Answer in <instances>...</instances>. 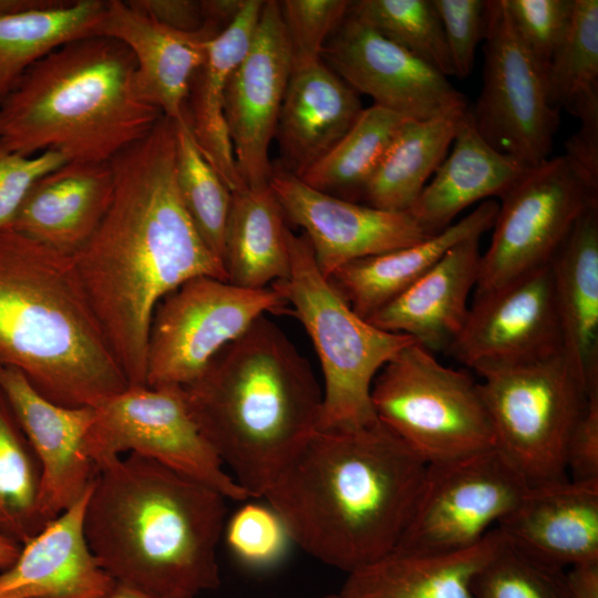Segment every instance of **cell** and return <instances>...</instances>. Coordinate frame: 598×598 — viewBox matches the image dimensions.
Segmentation results:
<instances>
[{"instance_id": "cell-1", "label": "cell", "mask_w": 598, "mask_h": 598, "mask_svg": "<svg viewBox=\"0 0 598 598\" xmlns=\"http://www.w3.org/2000/svg\"><path fill=\"white\" fill-rule=\"evenodd\" d=\"M110 162L113 199L72 258L128 386H141L146 385L148 334L159 301L193 278L227 280V275L178 194L175 121L162 116Z\"/></svg>"}, {"instance_id": "cell-2", "label": "cell", "mask_w": 598, "mask_h": 598, "mask_svg": "<svg viewBox=\"0 0 598 598\" xmlns=\"http://www.w3.org/2000/svg\"><path fill=\"white\" fill-rule=\"evenodd\" d=\"M426 467L378 420L319 429L262 498L279 514L293 544L350 574L395 548Z\"/></svg>"}, {"instance_id": "cell-3", "label": "cell", "mask_w": 598, "mask_h": 598, "mask_svg": "<svg viewBox=\"0 0 598 598\" xmlns=\"http://www.w3.org/2000/svg\"><path fill=\"white\" fill-rule=\"evenodd\" d=\"M226 497L130 453L99 467L84 534L116 584L159 597L197 598L220 585L217 547Z\"/></svg>"}, {"instance_id": "cell-4", "label": "cell", "mask_w": 598, "mask_h": 598, "mask_svg": "<svg viewBox=\"0 0 598 598\" xmlns=\"http://www.w3.org/2000/svg\"><path fill=\"white\" fill-rule=\"evenodd\" d=\"M183 389L202 433L250 498L265 495L319 429L322 386L266 315Z\"/></svg>"}, {"instance_id": "cell-5", "label": "cell", "mask_w": 598, "mask_h": 598, "mask_svg": "<svg viewBox=\"0 0 598 598\" xmlns=\"http://www.w3.org/2000/svg\"><path fill=\"white\" fill-rule=\"evenodd\" d=\"M0 364L64 406L94 408L128 386L73 258L12 229L0 231Z\"/></svg>"}, {"instance_id": "cell-6", "label": "cell", "mask_w": 598, "mask_h": 598, "mask_svg": "<svg viewBox=\"0 0 598 598\" xmlns=\"http://www.w3.org/2000/svg\"><path fill=\"white\" fill-rule=\"evenodd\" d=\"M135 59L122 42L87 35L35 62L0 105V141L31 156L110 162L164 116L135 86Z\"/></svg>"}, {"instance_id": "cell-7", "label": "cell", "mask_w": 598, "mask_h": 598, "mask_svg": "<svg viewBox=\"0 0 598 598\" xmlns=\"http://www.w3.org/2000/svg\"><path fill=\"white\" fill-rule=\"evenodd\" d=\"M289 276L271 285L291 308L318 354L323 385L319 429L377 421L371 388L379 371L415 340L358 316L319 270L307 237L287 231ZM318 429V430H319Z\"/></svg>"}, {"instance_id": "cell-8", "label": "cell", "mask_w": 598, "mask_h": 598, "mask_svg": "<svg viewBox=\"0 0 598 598\" xmlns=\"http://www.w3.org/2000/svg\"><path fill=\"white\" fill-rule=\"evenodd\" d=\"M371 403L377 420L427 465L494 447L478 383L466 372L441 364L416 341L379 371Z\"/></svg>"}, {"instance_id": "cell-9", "label": "cell", "mask_w": 598, "mask_h": 598, "mask_svg": "<svg viewBox=\"0 0 598 598\" xmlns=\"http://www.w3.org/2000/svg\"><path fill=\"white\" fill-rule=\"evenodd\" d=\"M480 375L494 447L527 487L568 480L566 448L588 393L563 353Z\"/></svg>"}, {"instance_id": "cell-10", "label": "cell", "mask_w": 598, "mask_h": 598, "mask_svg": "<svg viewBox=\"0 0 598 598\" xmlns=\"http://www.w3.org/2000/svg\"><path fill=\"white\" fill-rule=\"evenodd\" d=\"M86 446L96 470L128 452L205 484L227 499L250 498L202 433L182 386H127L107 398L94 406Z\"/></svg>"}, {"instance_id": "cell-11", "label": "cell", "mask_w": 598, "mask_h": 598, "mask_svg": "<svg viewBox=\"0 0 598 598\" xmlns=\"http://www.w3.org/2000/svg\"><path fill=\"white\" fill-rule=\"evenodd\" d=\"M275 288L246 289L214 277L181 285L156 306L146 353V385L187 386L259 317L288 313Z\"/></svg>"}, {"instance_id": "cell-12", "label": "cell", "mask_w": 598, "mask_h": 598, "mask_svg": "<svg viewBox=\"0 0 598 598\" xmlns=\"http://www.w3.org/2000/svg\"><path fill=\"white\" fill-rule=\"evenodd\" d=\"M499 198L475 296L548 266L579 217L598 205V188L560 155L529 167Z\"/></svg>"}, {"instance_id": "cell-13", "label": "cell", "mask_w": 598, "mask_h": 598, "mask_svg": "<svg viewBox=\"0 0 598 598\" xmlns=\"http://www.w3.org/2000/svg\"><path fill=\"white\" fill-rule=\"evenodd\" d=\"M483 86L473 122L498 152L527 167L549 158L559 110L548 100L546 75L518 39L505 0H487Z\"/></svg>"}, {"instance_id": "cell-14", "label": "cell", "mask_w": 598, "mask_h": 598, "mask_svg": "<svg viewBox=\"0 0 598 598\" xmlns=\"http://www.w3.org/2000/svg\"><path fill=\"white\" fill-rule=\"evenodd\" d=\"M527 488L495 447L430 464L393 550L426 553L470 547L516 507Z\"/></svg>"}, {"instance_id": "cell-15", "label": "cell", "mask_w": 598, "mask_h": 598, "mask_svg": "<svg viewBox=\"0 0 598 598\" xmlns=\"http://www.w3.org/2000/svg\"><path fill=\"white\" fill-rule=\"evenodd\" d=\"M321 60L358 94L405 118L431 120L468 109L445 75L349 12Z\"/></svg>"}, {"instance_id": "cell-16", "label": "cell", "mask_w": 598, "mask_h": 598, "mask_svg": "<svg viewBox=\"0 0 598 598\" xmlns=\"http://www.w3.org/2000/svg\"><path fill=\"white\" fill-rule=\"evenodd\" d=\"M447 352L478 374L561 354L549 265L475 296Z\"/></svg>"}, {"instance_id": "cell-17", "label": "cell", "mask_w": 598, "mask_h": 598, "mask_svg": "<svg viewBox=\"0 0 598 598\" xmlns=\"http://www.w3.org/2000/svg\"><path fill=\"white\" fill-rule=\"evenodd\" d=\"M292 72V55L279 1H265L247 52L233 71L225 118L236 167L248 187L269 184V145Z\"/></svg>"}, {"instance_id": "cell-18", "label": "cell", "mask_w": 598, "mask_h": 598, "mask_svg": "<svg viewBox=\"0 0 598 598\" xmlns=\"http://www.w3.org/2000/svg\"><path fill=\"white\" fill-rule=\"evenodd\" d=\"M269 186L286 220L299 226L324 277L343 265L425 240L409 212H388L317 190L279 165Z\"/></svg>"}, {"instance_id": "cell-19", "label": "cell", "mask_w": 598, "mask_h": 598, "mask_svg": "<svg viewBox=\"0 0 598 598\" xmlns=\"http://www.w3.org/2000/svg\"><path fill=\"white\" fill-rule=\"evenodd\" d=\"M0 393L40 464L42 511L51 523L83 496L96 474L86 446L94 408L54 403L6 364H0Z\"/></svg>"}, {"instance_id": "cell-20", "label": "cell", "mask_w": 598, "mask_h": 598, "mask_svg": "<svg viewBox=\"0 0 598 598\" xmlns=\"http://www.w3.org/2000/svg\"><path fill=\"white\" fill-rule=\"evenodd\" d=\"M206 22L196 32L165 27L127 1L109 0L95 33L126 45L135 59V86L140 96L164 116L179 122L186 116L190 80L220 31Z\"/></svg>"}, {"instance_id": "cell-21", "label": "cell", "mask_w": 598, "mask_h": 598, "mask_svg": "<svg viewBox=\"0 0 598 598\" xmlns=\"http://www.w3.org/2000/svg\"><path fill=\"white\" fill-rule=\"evenodd\" d=\"M90 487L21 545L16 561L0 571V598H107L111 595L116 582L100 566L84 534Z\"/></svg>"}, {"instance_id": "cell-22", "label": "cell", "mask_w": 598, "mask_h": 598, "mask_svg": "<svg viewBox=\"0 0 598 598\" xmlns=\"http://www.w3.org/2000/svg\"><path fill=\"white\" fill-rule=\"evenodd\" d=\"M496 527L548 565L564 569L598 563V482L568 478L528 487Z\"/></svg>"}, {"instance_id": "cell-23", "label": "cell", "mask_w": 598, "mask_h": 598, "mask_svg": "<svg viewBox=\"0 0 598 598\" xmlns=\"http://www.w3.org/2000/svg\"><path fill=\"white\" fill-rule=\"evenodd\" d=\"M114 185L111 162L69 161L32 185L10 229L73 257L106 214Z\"/></svg>"}, {"instance_id": "cell-24", "label": "cell", "mask_w": 598, "mask_h": 598, "mask_svg": "<svg viewBox=\"0 0 598 598\" xmlns=\"http://www.w3.org/2000/svg\"><path fill=\"white\" fill-rule=\"evenodd\" d=\"M481 235L453 246L430 270L365 320L389 332L412 337L431 352L447 351L460 334L476 286Z\"/></svg>"}, {"instance_id": "cell-25", "label": "cell", "mask_w": 598, "mask_h": 598, "mask_svg": "<svg viewBox=\"0 0 598 598\" xmlns=\"http://www.w3.org/2000/svg\"><path fill=\"white\" fill-rule=\"evenodd\" d=\"M362 110L359 94L322 60L293 69L275 133L279 166L300 178L337 145Z\"/></svg>"}, {"instance_id": "cell-26", "label": "cell", "mask_w": 598, "mask_h": 598, "mask_svg": "<svg viewBox=\"0 0 598 598\" xmlns=\"http://www.w3.org/2000/svg\"><path fill=\"white\" fill-rule=\"evenodd\" d=\"M549 267L563 355L589 393L598 388V205L579 217Z\"/></svg>"}, {"instance_id": "cell-27", "label": "cell", "mask_w": 598, "mask_h": 598, "mask_svg": "<svg viewBox=\"0 0 598 598\" xmlns=\"http://www.w3.org/2000/svg\"><path fill=\"white\" fill-rule=\"evenodd\" d=\"M453 148L409 213L430 235L452 225L472 204L501 197L529 168L491 146L477 132L470 107L460 118Z\"/></svg>"}, {"instance_id": "cell-28", "label": "cell", "mask_w": 598, "mask_h": 598, "mask_svg": "<svg viewBox=\"0 0 598 598\" xmlns=\"http://www.w3.org/2000/svg\"><path fill=\"white\" fill-rule=\"evenodd\" d=\"M497 527L476 544L446 551L392 550L350 574L348 598H475L472 584L501 543Z\"/></svg>"}, {"instance_id": "cell-29", "label": "cell", "mask_w": 598, "mask_h": 598, "mask_svg": "<svg viewBox=\"0 0 598 598\" xmlns=\"http://www.w3.org/2000/svg\"><path fill=\"white\" fill-rule=\"evenodd\" d=\"M498 204L486 199L441 233L406 247L350 261L328 279L351 309L367 319L413 285L457 243L491 229Z\"/></svg>"}, {"instance_id": "cell-30", "label": "cell", "mask_w": 598, "mask_h": 598, "mask_svg": "<svg viewBox=\"0 0 598 598\" xmlns=\"http://www.w3.org/2000/svg\"><path fill=\"white\" fill-rule=\"evenodd\" d=\"M264 4L262 0H247L238 17L210 40L204 61L190 80L186 100V118L193 136L231 193L246 185L236 167L226 124V89L247 52Z\"/></svg>"}, {"instance_id": "cell-31", "label": "cell", "mask_w": 598, "mask_h": 598, "mask_svg": "<svg viewBox=\"0 0 598 598\" xmlns=\"http://www.w3.org/2000/svg\"><path fill=\"white\" fill-rule=\"evenodd\" d=\"M105 7L103 0H0V105L35 62L93 35Z\"/></svg>"}, {"instance_id": "cell-32", "label": "cell", "mask_w": 598, "mask_h": 598, "mask_svg": "<svg viewBox=\"0 0 598 598\" xmlns=\"http://www.w3.org/2000/svg\"><path fill=\"white\" fill-rule=\"evenodd\" d=\"M286 221L269 184L233 193L223 255L227 281L264 289L289 276Z\"/></svg>"}, {"instance_id": "cell-33", "label": "cell", "mask_w": 598, "mask_h": 598, "mask_svg": "<svg viewBox=\"0 0 598 598\" xmlns=\"http://www.w3.org/2000/svg\"><path fill=\"white\" fill-rule=\"evenodd\" d=\"M463 113L423 121L404 120L364 188L362 199L367 205L388 212H409L446 157Z\"/></svg>"}, {"instance_id": "cell-34", "label": "cell", "mask_w": 598, "mask_h": 598, "mask_svg": "<svg viewBox=\"0 0 598 598\" xmlns=\"http://www.w3.org/2000/svg\"><path fill=\"white\" fill-rule=\"evenodd\" d=\"M404 120L375 104L363 109L337 145L300 179L317 190L357 203Z\"/></svg>"}, {"instance_id": "cell-35", "label": "cell", "mask_w": 598, "mask_h": 598, "mask_svg": "<svg viewBox=\"0 0 598 598\" xmlns=\"http://www.w3.org/2000/svg\"><path fill=\"white\" fill-rule=\"evenodd\" d=\"M40 464L0 393V534L23 545L50 522L41 503Z\"/></svg>"}, {"instance_id": "cell-36", "label": "cell", "mask_w": 598, "mask_h": 598, "mask_svg": "<svg viewBox=\"0 0 598 598\" xmlns=\"http://www.w3.org/2000/svg\"><path fill=\"white\" fill-rule=\"evenodd\" d=\"M175 176L187 214L204 241L223 261L233 193L203 155L186 116L175 122Z\"/></svg>"}, {"instance_id": "cell-37", "label": "cell", "mask_w": 598, "mask_h": 598, "mask_svg": "<svg viewBox=\"0 0 598 598\" xmlns=\"http://www.w3.org/2000/svg\"><path fill=\"white\" fill-rule=\"evenodd\" d=\"M349 13L446 78L453 75L443 27L432 0H358L351 1Z\"/></svg>"}, {"instance_id": "cell-38", "label": "cell", "mask_w": 598, "mask_h": 598, "mask_svg": "<svg viewBox=\"0 0 598 598\" xmlns=\"http://www.w3.org/2000/svg\"><path fill=\"white\" fill-rule=\"evenodd\" d=\"M549 103L570 112L598 97V1L575 0L569 29L547 73Z\"/></svg>"}, {"instance_id": "cell-39", "label": "cell", "mask_w": 598, "mask_h": 598, "mask_svg": "<svg viewBox=\"0 0 598 598\" xmlns=\"http://www.w3.org/2000/svg\"><path fill=\"white\" fill-rule=\"evenodd\" d=\"M472 589L475 598H571L563 568L530 556L503 534Z\"/></svg>"}, {"instance_id": "cell-40", "label": "cell", "mask_w": 598, "mask_h": 598, "mask_svg": "<svg viewBox=\"0 0 598 598\" xmlns=\"http://www.w3.org/2000/svg\"><path fill=\"white\" fill-rule=\"evenodd\" d=\"M244 503L225 523L227 546L246 567H272L285 557L292 543L288 529L268 503Z\"/></svg>"}, {"instance_id": "cell-41", "label": "cell", "mask_w": 598, "mask_h": 598, "mask_svg": "<svg viewBox=\"0 0 598 598\" xmlns=\"http://www.w3.org/2000/svg\"><path fill=\"white\" fill-rule=\"evenodd\" d=\"M348 0L279 1L292 70L321 60L323 48L350 9Z\"/></svg>"}, {"instance_id": "cell-42", "label": "cell", "mask_w": 598, "mask_h": 598, "mask_svg": "<svg viewBox=\"0 0 598 598\" xmlns=\"http://www.w3.org/2000/svg\"><path fill=\"white\" fill-rule=\"evenodd\" d=\"M574 2L575 0H505L518 39L545 75L569 29Z\"/></svg>"}, {"instance_id": "cell-43", "label": "cell", "mask_w": 598, "mask_h": 598, "mask_svg": "<svg viewBox=\"0 0 598 598\" xmlns=\"http://www.w3.org/2000/svg\"><path fill=\"white\" fill-rule=\"evenodd\" d=\"M440 17L453 75L465 79L473 69L475 50L486 32L483 0H432Z\"/></svg>"}, {"instance_id": "cell-44", "label": "cell", "mask_w": 598, "mask_h": 598, "mask_svg": "<svg viewBox=\"0 0 598 598\" xmlns=\"http://www.w3.org/2000/svg\"><path fill=\"white\" fill-rule=\"evenodd\" d=\"M66 162L59 152L45 151L27 156L13 152L0 141V231L11 228L32 185Z\"/></svg>"}, {"instance_id": "cell-45", "label": "cell", "mask_w": 598, "mask_h": 598, "mask_svg": "<svg viewBox=\"0 0 598 598\" xmlns=\"http://www.w3.org/2000/svg\"><path fill=\"white\" fill-rule=\"evenodd\" d=\"M565 462L571 481L598 482V388L588 393L573 427Z\"/></svg>"}, {"instance_id": "cell-46", "label": "cell", "mask_w": 598, "mask_h": 598, "mask_svg": "<svg viewBox=\"0 0 598 598\" xmlns=\"http://www.w3.org/2000/svg\"><path fill=\"white\" fill-rule=\"evenodd\" d=\"M579 130L565 143L564 154L598 188V102L578 110Z\"/></svg>"}, {"instance_id": "cell-47", "label": "cell", "mask_w": 598, "mask_h": 598, "mask_svg": "<svg viewBox=\"0 0 598 598\" xmlns=\"http://www.w3.org/2000/svg\"><path fill=\"white\" fill-rule=\"evenodd\" d=\"M127 2L158 23L177 31L196 32L206 24L199 1L130 0Z\"/></svg>"}, {"instance_id": "cell-48", "label": "cell", "mask_w": 598, "mask_h": 598, "mask_svg": "<svg viewBox=\"0 0 598 598\" xmlns=\"http://www.w3.org/2000/svg\"><path fill=\"white\" fill-rule=\"evenodd\" d=\"M566 581L571 598H598V563L571 566Z\"/></svg>"}, {"instance_id": "cell-49", "label": "cell", "mask_w": 598, "mask_h": 598, "mask_svg": "<svg viewBox=\"0 0 598 598\" xmlns=\"http://www.w3.org/2000/svg\"><path fill=\"white\" fill-rule=\"evenodd\" d=\"M247 0H200L205 22L220 29L228 27L241 12Z\"/></svg>"}, {"instance_id": "cell-50", "label": "cell", "mask_w": 598, "mask_h": 598, "mask_svg": "<svg viewBox=\"0 0 598 598\" xmlns=\"http://www.w3.org/2000/svg\"><path fill=\"white\" fill-rule=\"evenodd\" d=\"M21 545L0 534V571L9 568L18 558Z\"/></svg>"}, {"instance_id": "cell-51", "label": "cell", "mask_w": 598, "mask_h": 598, "mask_svg": "<svg viewBox=\"0 0 598 598\" xmlns=\"http://www.w3.org/2000/svg\"><path fill=\"white\" fill-rule=\"evenodd\" d=\"M107 598H167L150 595L120 584H116Z\"/></svg>"}, {"instance_id": "cell-52", "label": "cell", "mask_w": 598, "mask_h": 598, "mask_svg": "<svg viewBox=\"0 0 598 598\" xmlns=\"http://www.w3.org/2000/svg\"><path fill=\"white\" fill-rule=\"evenodd\" d=\"M321 598H348V597H346L341 592H338V594H330V595L323 596Z\"/></svg>"}]
</instances>
